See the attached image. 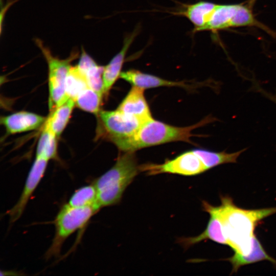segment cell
Returning <instances> with one entry per match:
<instances>
[{"label":"cell","instance_id":"cell-1","mask_svg":"<svg viewBox=\"0 0 276 276\" xmlns=\"http://www.w3.org/2000/svg\"><path fill=\"white\" fill-rule=\"evenodd\" d=\"M221 203L215 206L221 219L224 234L229 246L236 253L246 255L252 247L258 223L276 213V207L246 210L236 206L228 196H221Z\"/></svg>","mask_w":276,"mask_h":276},{"label":"cell","instance_id":"cell-2","mask_svg":"<svg viewBox=\"0 0 276 276\" xmlns=\"http://www.w3.org/2000/svg\"><path fill=\"white\" fill-rule=\"evenodd\" d=\"M213 120L207 117L198 123L187 127L171 126L153 118L142 124L132 136L119 140L114 144L121 151L134 152L145 147L168 142L183 141L192 143L193 130L209 123Z\"/></svg>","mask_w":276,"mask_h":276},{"label":"cell","instance_id":"cell-3","mask_svg":"<svg viewBox=\"0 0 276 276\" xmlns=\"http://www.w3.org/2000/svg\"><path fill=\"white\" fill-rule=\"evenodd\" d=\"M139 171L134 152H125L120 155L114 165L93 183L101 207L118 203Z\"/></svg>","mask_w":276,"mask_h":276},{"label":"cell","instance_id":"cell-4","mask_svg":"<svg viewBox=\"0 0 276 276\" xmlns=\"http://www.w3.org/2000/svg\"><path fill=\"white\" fill-rule=\"evenodd\" d=\"M100 209L95 206L78 208L67 203L63 205L53 222L55 232L51 244L45 254L46 259L58 257L66 239L84 227Z\"/></svg>","mask_w":276,"mask_h":276},{"label":"cell","instance_id":"cell-5","mask_svg":"<svg viewBox=\"0 0 276 276\" xmlns=\"http://www.w3.org/2000/svg\"><path fill=\"white\" fill-rule=\"evenodd\" d=\"M35 42L41 50L48 65L50 110L60 105L69 98L66 94V81L71 67V63L78 56L74 51L66 59H61L54 56L50 50L41 40L35 39Z\"/></svg>","mask_w":276,"mask_h":276},{"label":"cell","instance_id":"cell-6","mask_svg":"<svg viewBox=\"0 0 276 276\" xmlns=\"http://www.w3.org/2000/svg\"><path fill=\"white\" fill-rule=\"evenodd\" d=\"M97 135L112 143L134 134L143 124L118 109L100 110L98 114Z\"/></svg>","mask_w":276,"mask_h":276},{"label":"cell","instance_id":"cell-7","mask_svg":"<svg viewBox=\"0 0 276 276\" xmlns=\"http://www.w3.org/2000/svg\"><path fill=\"white\" fill-rule=\"evenodd\" d=\"M140 170L148 175L161 173L192 176L201 174L206 169L200 159L193 150L187 151L163 164H146L140 166Z\"/></svg>","mask_w":276,"mask_h":276},{"label":"cell","instance_id":"cell-8","mask_svg":"<svg viewBox=\"0 0 276 276\" xmlns=\"http://www.w3.org/2000/svg\"><path fill=\"white\" fill-rule=\"evenodd\" d=\"M48 161L44 158L36 157L18 200L7 212L9 216L10 223H14L21 217L29 200L44 174Z\"/></svg>","mask_w":276,"mask_h":276},{"label":"cell","instance_id":"cell-9","mask_svg":"<svg viewBox=\"0 0 276 276\" xmlns=\"http://www.w3.org/2000/svg\"><path fill=\"white\" fill-rule=\"evenodd\" d=\"M203 211L209 214L210 218L205 230L200 235L185 238L181 243L188 247L203 240H211L219 244L228 245L221 219L215 208L205 201L202 202Z\"/></svg>","mask_w":276,"mask_h":276},{"label":"cell","instance_id":"cell-10","mask_svg":"<svg viewBox=\"0 0 276 276\" xmlns=\"http://www.w3.org/2000/svg\"><path fill=\"white\" fill-rule=\"evenodd\" d=\"M144 90L142 88L133 86L117 109L142 123L152 119Z\"/></svg>","mask_w":276,"mask_h":276},{"label":"cell","instance_id":"cell-11","mask_svg":"<svg viewBox=\"0 0 276 276\" xmlns=\"http://www.w3.org/2000/svg\"><path fill=\"white\" fill-rule=\"evenodd\" d=\"M47 118L26 111L16 112L2 117L1 124L9 134L34 130L44 125Z\"/></svg>","mask_w":276,"mask_h":276},{"label":"cell","instance_id":"cell-12","mask_svg":"<svg viewBox=\"0 0 276 276\" xmlns=\"http://www.w3.org/2000/svg\"><path fill=\"white\" fill-rule=\"evenodd\" d=\"M138 31L135 30L126 36L121 50L106 66H104L103 73L104 96L108 95L112 86L120 77L126 53L137 34Z\"/></svg>","mask_w":276,"mask_h":276},{"label":"cell","instance_id":"cell-13","mask_svg":"<svg viewBox=\"0 0 276 276\" xmlns=\"http://www.w3.org/2000/svg\"><path fill=\"white\" fill-rule=\"evenodd\" d=\"M120 77L130 83L133 86H136L144 89L165 86L189 87V85L185 83L184 82L167 80L134 69L122 72Z\"/></svg>","mask_w":276,"mask_h":276},{"label":"cell","instance_id":"cell-14","mask_svg":"<svg viewBox=\"0 0 276 276\" xmlns=\"http://www.w3.org/2000/svg\"><path fill=\"white\" fill-rule=\"evenodd\" d=\"M76 66L84 75L88 87L104 96L103 80L104 66L98 64L83 48L78 63Z\"/></svg>","mask_w":276,"mask_h":276},{"label":"cell","instance_id":"cell-15","mask_svg":"<svg viewBox=\"0 0 276 276\" xmlns=\"http://www.w3.org/2000/svg\"><path fill=\"white\" fill-rule=\"evenodd\" d=\"M232 265V273L236 272L240 267L263 260H268L276 265V260L266 252L259 240L255 236L252 241L251 251L246 255L235 252L234 255L224 259Z\"/></svg>","mask_w":276,"mask_h":276},{"label":"cell","instance_id":"cell-16","mask_svg":"<svg viewBox=\"0 0 276 276\" xmlns=\"http://www.w3.org/2000/svg\"><path fill=\"white\" fill-rule=\"evenodd\" d=\"M75 105V100L69 98L51 111L44 125L57 137L59 136L69 121Z\"/></svg>","mask_w":276,"mask_h":276},{"label":"cell","instance_id":"cell-17","mask_svg":"<svg viewBox=\"0 0 276 276\" xmlns=\"http://www.w3.org/2000/svg\"><path fill=\"white\" fill-rule=\"evenodd\" d=\"M216 6L211 2L200 1L187 5L178 14L186 16L193 24L194 32L200 31L209 20Z\"/></svg>","mask_w":276,"mask_h":276},{"label":"cell","instance_id":"cell-18","mask_svg":"<svg viewBox=\"0 0 276 276\" xmlns=\"http://www.w3.org/2000/svg\"><path fill=\"white\" fill-rule=\"evenodd\" d=\"M246 149L228 153L225 151L215 152L203 149L193 150L194 153L200 159L206 170L222 164L236 163L239 156Z\"/></svg>","mask_w":276,"mask_h":276},{"label":"cell","instance_id":"cell-19","mask_svg":"<svg viewBox=\"0 0 276 276\" xmlns=\"http://www.w3.org/2000/svg\"><path fill=\"white\" fill-rule=\"evenodd\" d=\"M239 5H217L206 24L200 30H216L229 27Z\"/></svg>","mask_w":276,"mask_h":276},{"label":"cell","instance_id":"cell-20","mask_svg":"<svg viewBox=\"0 0 276 276\" xmlns=\"http://www.w3.org/2000/svg\"><path fill=\"white\" fill-rule=\"evenodd\" d=\"M57 137L44 125L37 143L36 157L48 160L57 159Z\"/></svg>","mask_w":276,"mask_h":276},{"label":"cell","instance_id":"cell-21","mask_svg":"<svg viewBox=\"0 0 276 276\" xmlns=\"http://www.w3.org/2000/svg\"><path fill=\"white\" fill-rule=\"evenodd\" d=\"M67 204L73 207L95 206L101 208L98 201L97 191L93 183L76 190L71 196Z\"/></svg>","mask_w":276,"mask_h":276},{"label":"cell","instance_id":"cell-22","mask_svg":"<svg viewBox=\"0 0 276 276\" xmlns=\"http://www.w3.org/2000/svg\"><path fill=\"white\" fill-rule=\"evenodd\" d=\"M104 96L88 87L81 92L75 99L76 105L80 109L98 115Z\"/></svg>","mask_w":276,"mask_h":276},{"label":"cell","instance_id":"cell-23","mask_svg":"<svg viewBox=\"0 0 276 276\" xmlns=\"http://www.w3.org/2000/svg\"><path fill=\"white\" fill-rule=\"evenodd\" d=\"M88 87L84 75L77 66H71L66 81L65 89L67 97L75 100L78 95Z\"/></svg>","mask_w":276,"mask_h":276},{"label":"cell","instance_id":"cell-24","mask_svg":"<svg viewBox=\"0 0 276 276\" xmlns=\"http://www.w3.org/2000/svg\"><path fill=\"white\" fill-rule=\"evenodd\" d=\"M254 22V17L248 8L239 5L231 21L229 27L249 26Z\"/></svg>","mask_w":276,"mask_h":276},{"label":"cell","instance_id":"cell-25","mask_svg":"<svg viewBox=\"0 0 276 276\" xmlns=\"http://www.w3.org/2000/svg\"><path fill=\"white\" fill-rule=\"evenodd\" d=\"M265 96H266V97H268L271 100L273 101L275 103H276V95H272L271 94H268L267 93H266Z\"/></svg>","mask_w":276,"mask_h":276}]
</instances>
